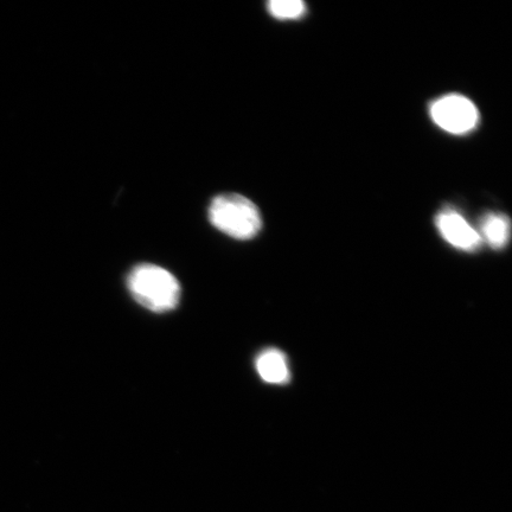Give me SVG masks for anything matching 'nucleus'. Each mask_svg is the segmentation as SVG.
<instances>
[{
  "label": "nucleus",
  "instance_id": "f257e3e1",
  "mask_svg": "<svg viewBox=\"0 0 512 512\" xmlns=\"http://www.w3.org/2000/svg\"><path fill=\"white\" fill-rule=\"evenodd\" d=\"M127 286L140 305L156 313L175 310L181 299V285L175 275L157 265L134 267L128 275Z\"/></svg>",
  "mask_w": 512,
  "mask_h": 512
},
{
  "label": "nucleus",
  "instance_id": "39448f33",
  "mask_svg": "<svg viewBox=\"0 0 512 512\" xmlns=\"http://www.w3.org/2000/svg\"><path fill=\"white\" fill-rule=\"evenodd\" d=\"M256 370L262 380L271 384H285L290 381V368L283 352L266 350L256 360Z\"/></svg>",
  "mask_w": 512,
  "mask_h": 512
},
{
  "label": "nucleus",
  "instance_id": "0eeeda50",
  "mask_svg": "<svg viewBox=\"0 0 512 512\" xmlns=\"http://www.w3.org/2000/svg\"><path fill=\"white\" fill-rule=\"evenodd\" d=\"M267 9L274 18L298 19L305 15L306 5L300 0H272Z\"/></svg>",
  "mask_w": 512,
  "mask_h": 512
},
{
  "label": "nucleus",
  "instance_id": "20e7f679",
  "mask_svg": "<svg viewBox=\"0 0 512 512\" xmlns=\"http://www.w3.org/2000/svg\"><path fill=\"white\" fill-rule=\"evenodd\" d=\"M437 227L450 245L462 251L473 252L482 245V235L457 211H441L437 217Z\"/></svg>",
  "mask_w": 512,
  "mask_h": 512
},
{
  "label": "nucleus",
  "instance_id": "423d86ee",
  "mask_svg": "<svg viewBox=\"0 0 512 512\" xmlns=\"http://www.w3.org/2000/svg\"><path fill=\"white\" fill-rule=\"evenodd\" d=\"M482 233V238L492 248L507 246L510 239V221L508 217L496 213L486 215L482 222Z\"/></svg>",
  "mask_w": 512,
  "mask_h": 512
},
{
  "label": "nucleus",
  "instance_id": "7ed1b4c3",
  "mask_svg": "<svg viewBox=\"0 0 512 512\" xmlns=\"http://www.w3.org/2000/svg\"><path fill=\"white\" fill-rule=\"evenodd\" d=\"M431 117L441 130L452 134H466L478 125L477 107L466 96L451 94L434 101Z\"/></svg>",
  "mask_w": 512,
  "mask_h": 512
},
{
  "label": "nucleus",
  "instance_id": "f03ea898",
  "mask_svg": "<svg viewBox=\"0 0 512 512\" xmlns=\"http://www.w3.org/2000/svg\"><path fill=\"white\" fill-rule=\"evenodd\" d=\"M209 220L220 232L238 240L253 239L262 227L258 207L239 194L215 197L210 203Z\"/></svg>",
  "mask_w": 512,
  "mask_h": 512
}]
</instances>
